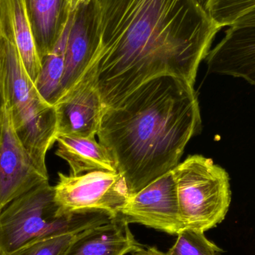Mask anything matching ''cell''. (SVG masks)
<instances>
[{
	"mask_svg": "<svg viewBox=\"0 0 255 255\" xmlns=\"http://www.w3.org/2000/svg\"><path fill=\"white\" fill-rule=\"evenodd\" d=\"M213 74L241 78L255 86V25H232L205 58Z\"/></svg>",
	"mask_w": 255,
	"mask_h": 255,
	"instance_id": "cell-11",
	"label": "cell"
},
{
	"mask_svg": "<svg viewBox=\"0 0 255 255\" xmlns=\"http://www.w3.org/2000/svg\"><path fill=\"white\" fill-rule=\"evenodd\" d=\"M255 8V0H209L206 10L222 28L232 26L241 16Z\"/></svg>",
	"mask_w": 255,
	"mask_h": 255,
	"instance_id": "cell-18",
	"label": "cell"
},
{
	"mask_svg": "<svg viewBox=\"0 0 255 255\" xmlns=\"http://www.w3.org/2000/svg\"><path fill=\"white\" fill-rule=\"evenodd\" d=\"M221 29L196 0H100V46L89 67L105 109L159 76L194 85Z\"/></svg>",
	"mask_w": 255,
	"mask_h": 255,
	"instance_id": "cell-1",
	"label": "cell"
},
{
	"mask_svg": "<svg viewBox=\"0 0 255 255\" xmlns=\"http://www.w3.org/2000/svg\"><path fill=\"white\" fill-rule=\"evenodd\" d=\"M99 46L100 0H82L71 13L60 99L84 76L95 58Z\"/></svg>",
	"mask_w": 255,
	"mask_h": 255,
	"instance_id": "cell-9",
	"label": "cell"
},
{
	"mask_svg": "<svg viewBox=\"0 0 255 255\" xmlns=\"http://www.w3.org/2000/svg\"><path fill=\"white\" fill-rule=\"evenodd\" d=\"M55 202L68 212L102 211L117 217L130 193L118 172L94 171L81 175L59 172L53 187Z\"/></svg>",
	"mask_w": 255,
	"mask_h": 255,
	"instance_id": "cell-6",
	"label": "cell"
},
{
	"mask_svg": "<svg viewBox=\"0 0 255 255\" xmlns=\"http://www.w3.org/2000/svg\"><path fill=\"white\" fill-rule=\"evenodd\" d=\"M232 25H255V8L241 16Z\"/></svg>",
	"mask_w": 255,
	"mask_h": 255,
	"instance_id": "cell-21",
	"label": "cell"
},
{
	"mask_svg": "<svg viewBox=\"0 0 255 255\" xmlns=\"http://www.w3.org/2000/svg\"><path fill=\"white\" fill-rule=\"evenodd\" d=\"M131 255H166V253L159 250L157 247H145V248H142L135 253H132Z\"/></svg>",
	"mask_w": 255,
	"mask_h": 255,
	"instance_id": "cell-22",
	"label": "cell"
},
{
	"mask_svg": "<svg viewBox=\"0 0 255 255\" xmlns=\"http://www.w3.org/2000/svg\"><path fill=\"white\" fill-rule=\"evenodd\" d=\"M102 211L68 212L54 199V188L43 183L16 198L0 212V255H12L32 244L111 221Z\"/></svg>",
	"mask_w": 255,
	"mask_h": 255,
	"instance_id": "cell-3",
	"label": "cell"
},
{
	"mask_svg": "<svg viewBox=\"0 0 255 255\" xmlns=\"http://www.w3.org/2000/svg\"><path fill=\"white\" fill-rule=\"evenodd\" d=\"M58 136L95 137L100 128L105 107L88 67L77 84L55 105Z\"/></svg>",
	"mask_w": 255,
	"mask_h": 255,
	"instance_id": "cell-10",
	"label": "cell"
},
{
	"mask_svg": "<svg viewBox=\"0 0 255 255\" xmlns=\"http://www.w3.org/2000/svg\"><path fill=\"white\" fill-rule=\"evenodd\" d=\"M221 250L205 236V232L184 229L177 235L166 255H220Z\"/></svg>",
	"mask_w": 255,
	"mask_h": 255,
	"instance_id": "cell-17",
	"label": "cell"
},
{
	"mask_svg": "<svg viewBox=\"0 0 255 255\" xmlns=\"http://www.w3.org/2000/svg\"><path fill=\"white\" fill-rule=\"evenodd\" d=\"M72 13V12H71ZM71 14L67 27L54 49L41 61V69L34 85L40 95L55 106L61 97V82L65 70V52Z\"/></svg>",
	"mask_w": 255,
	"mask_h": 255,
	"instance_id": "cell-16",
	"label": "cell"
},
{
	"mask_svg": "<svg viewBox=\"0 0 255 255\" xmlns=\"http://www.w3.org/2000/svg\"><path fill=\"white\" fill-rule=\"evenodd\" d=\"M120 215L129 224L137 223L169 235H178L184 227L172 171L130 194Z\"/></svg>",
	"mask_w": 255,
	"mask_h": 255,
	"instance_id": "cell-7",
	"label": "cell"
},
{
	"mask_svg": "<svg viewBox=\"0 0 255 255\" xmlns=\"http://www.w3.org/2000/svg\"><path fill=\"white\" fill-rule=\"evenodd\" d=\"M82 0H70V9H71V12H73L75 9L77 7L78 4Z\"/></svg>",
	"mask_w": 255,
	"mask_h": 255,
	"instance_id": "cell-23",
	"label": "cell"
},
{
	"mask_svg": "<svg viewBox=\"0 0 255 255\" xmlns=\"http://www.w3.org/2000/svg\"><path fill=\"white\" fill-rule=\"evenodd\" d=\"M201 130L194 85L163 76L105 109L97 135L133 194L171 172Z\"/></svg>",
	"mask_w": 255,
	"mask_h": 255,
	"instance_id": "cell-2",
	"label": "cell"
},
{
	"mask_svg": "<svg viewBox=\"0 0 255 255\" xmlns=\"http://www.w3.org/2000/svg\"><path fill=\"white\" fill-rule=\"evenodd\" d=\"M7 101V65L4 37L0 32V121Z\"/></svg>",
	"mask_w": 255,
	"mask_h": 255,
	"instance_id": "cell-20",
	"label": "cell"
},
{
	"mask_svg": "<svg viewBox=\"0 0 255 255\" xmlns=\"http://www.w3.org/2000/svg\"><path fill=\"white\" fill-rule=\"evenodd\" d=\"M33 38L40 60L52 52L71 14L70 0H25Z\"/></svg>",
	"mask_w": 255,
	"mask_h": 255,
	"instance_id": "cell-13",
	"label": "cell"
},
{
	"mask_svg": "<svg viewBox=\"0 0 255 255\" xmlns=\"http://www.w3.org/2000/svg\"><path fill=\"white\" fill-rule=\"evenodd\" d=\"M142 247L119 215L78 233L62 255H126Z\"/></svg>",
	"mask_w": 255,
	"mask_h": 255,
	"instance_id": "cell-12",
	"label": "cell"
},
{
	"mask_svg": "<svg viewBox=\"0 0 255 255\" xmlns=\"http://www.w3.org/2000/svg\"><path fill=\"white\" fill-rule=\"evenodd\" d=\"M56 142L55 154L68 163L70 175L76 176L94 171L118 172L112 156L95 137L60 135Z\"/></svg>",
	"mask_w": 255,
	"mask_h": 255,
	"instance_id": "cell-14",
	"label": "cell"
},
{
	"mask_svg": "<svg viewBox=\"0 0 255 255\" xmlns=\"http://www.w3.org/2000/svg\"><path fill=\"white\" fill-rule=\"evenodd\" d=\"M49 181L16 135L7 101L0 121V212L12 201Z\"/></svg>",
	"mask_w": 255,
	"mask_h": 255,
	"instance_id": "cell-8",
	"label": "cell"
},
{
	"mask_svg": "<svg viewBox=\"0 0 255 255\" xmlns=\"http://www.w3.org/2000/svg\"><path fill=\"white\" fill-rule=\"evenodd\" d=\"M196 1H197L198 2H199V4H200L205 9V10H206L207 6H208V1H209V0H196Z\"/></svg>",
	"mask_w": 255,
	"mask_h": 255,
	"instance_id": "cell-24",
	"label": "cell"
},
{
	"mask_svg": "<svg viewBox=\"0 0 255 255\" xmlns=\"http://www.w3.org/2000/svg\"><path fill=\"white\" fill-rule=\"evenodd\" d=\"M0 32L5 43L7 102L15 131L34 164L49 177L46 157L58 136L56 109L40 95L24 67L10 32L4 0H0Z\"/></svg>",
	"mask_w": 255,
	"mask_h": 255,
	"instance_id": "cell-4",
	"label": "cell"
},
{
	"mask_svg": "<svg viewBox=\"0 0 255 255\" xmlns=\"http://www.w3.org/2000/svg\"><path fill=\"white\" fill-rule=\"evenodd\" d=\"M76 235L67 234L44 240L12 255H62Z\"/></svg>",
	"mask_w": 255,
	"mask_h": 255,
	"instance_id": "cell-19",
	"label": "cell"
},
{
	"mask_svg": "<svg viewBox=\"0 0 255 255\" xmlns=\"http://www.w3.org/2000/svg\"><path fill=\"white\" fill-rule=\"evenodd\" d=\"M4 4L18 53L28 76L35 82L41 69V60L34 44L25 0H4Z\"/></svg>",
	"mask_w": 255,
	"mask_h": 255,
	"instance_id": "cell-15",
	"label": "cell"
},
{
	"mask_svg": "<svg viewBox=\"0 0 255 255\" xmlns=\"http://www.w3.org/2000/svg\"><path fill=\"white\" fill-rule=\"evenodd\" d=\"M184 229L205 232L226 218L232 201L230 178L212 159L190 155L172 170Z\"/></svg>",
	"mask_w": 255,
	"mask_h": 255,
	"instance_id": "cell-5",
	"label": "cell"
}]
</instances>
